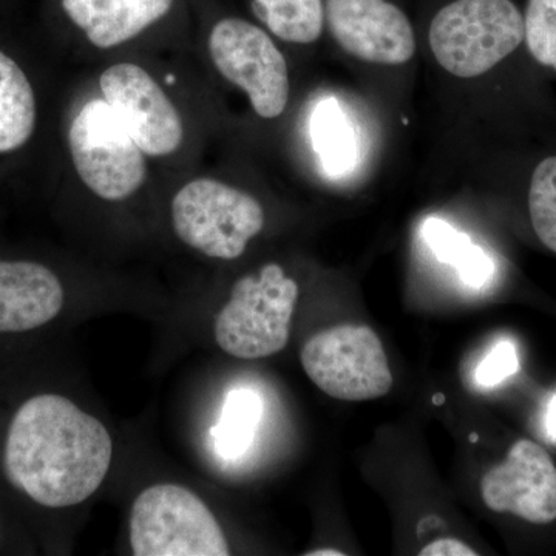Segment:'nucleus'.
I'll return each mask as SVG.
<instances>
[{
    "label": "nucleus",
    "mask_w": 556,
    "mask_h": 556,
    "mask_svg": "<svg viewBox=\"0 0 556 556\" xmlns=\"http://www.w3.org/2000/svg\"><path fill=\"white\" fill-rule=\"evenodd\" d=\"M529 211L538 239L556 254V156L541 161L533 172Z\"/></svg>",
    "instance_id": "obj_19"
},
{
    "label": "nucleus",
    "mask_w": 556,
    "mask_h": 556,
    "mask_svg": "<svg viewBox=\"0 0 556 556\" xmlns=\"http://www.w3.org/2000/svg\"><path fill=\"white\" fill-rule=\"evenodd\" d=\"M64 306V288L47 266L0 260V334L25 332L54 320Z\"/></svg>",
    "instance_id": "obj_12"
},
{
    "label": "nucleus",
    "mask_w": 556,
    "mask_h": 556,
    "mask_svg": "<svg viewBox=\"0 0 556 556\" xmlns=\"http://www.w3.org/2000/svg\"><path fill=\"white\" fill-rule=\"evenodd\" d=\"M130 546L137 556H226L229 544L214 514L189 489L149 486L130 511Z\"/></svg>",
    "instance_id": "obj_4"
},
{
    "label": "nucleus",
    "mask_w": 556,
    "mask_h": 556,
    "mask_svg": "<svg viewBox=\"0 0 556 556\" xmlns=\"http://www.w3.org/2000/svg\"><path fill=\"white\" fill-rule=\"evenodd\" d=\"M519 369L517 348L508 340L496 343L477 369V382L484 388L500 386Z\"/></svg>",
    "instance_id": "obj_21"
},
{
    "label": "nucleus",
    "mask_w": 556,
    "mask_h": 556,
    "mask_svg": "<svg viewBox=\"0 0 556 556\" xmlns=\"http://www.w3.org/2000/svg\"><path fill=\"white\" fill-rule=\"evenodd\" d=\"M482 501L496 514H511L533 525L556 519V467L546 450L519 439L506 460L486 471L481 481Z\"/></svg>",
    "instance_id": "obj_10"
},
{
    "label": "nucleus",
    "mask_w": 556,
    "mask_h": 556,
    "mask_svg": "<svg viewBox=\"0 0 556 556\" xmlns=\"http://www.w3.org/2000/svg\"><path fill=\"white\" fill-rule=\"evenodd\" d=\"M108 428L60 394H39L17 409L3 467L11 484L39 506H78L100 489L112 464Z\"/></svg>",
    "instance_id": "obj_1"
},
{
    "label": "nucleus",
    "mask_w": 556,
    "mask_h": 556,
    "mask_svg": "<svg viewBox=\"0 0 556 556\" xmlns=\"http://www.w3.org/2000/svg\"><path fill=\"white\" fill-rule=\"evenodd\" d=\"M299 285L277 263L240 278L215 318V340L229 356L263 358L280 353L291 336Z\"/></svg>",
    "instance_id": "obj_3"
},
{
    "label": "nucleus",
    "mask_w": 556,
    "mask_h": 556,
    "mask_svg": "<svg viewBox=\"0 0 556 556\" xmlns=\"http://www.w3.org/2000/svg\"><path fill=\"white\" fill-rule=\"evenodd\" d=\"M433 402L437 405H441L442 402H444V396H442V394H438V396L433 399Z\"/></svg>",
    "instance_id": "obj_25"
},
{
    "label": "nucleus",
    "mask_w": 556,
    "mask_h": 556,
    "mask_svg": "<svg viewBox=\"0 0 556 556\" xmlns=\"http://www.w3.org/2000/svg\"><path fill=\"white\" fill-rule=\"evenodd\" d=\"M422 237L439 262L453 266L467 287L482 288L495 273L492 258L471 243L470 237L444 219L427 218L422 225Z\"/></svg>",
    "instance_id": "obj_16"
},
{
    "label": "nucleus",
    "mask_w": 556,
    "mask_h": 556,
    "mask_svg": "<svg viewBox=\"0 0 556 556\" xmlns=\"http://www.w3.org/2000/svg\"><path fill=\"white\" fill-rule=\"evenodd\" d=\"M174 0H62L70 20L98 49L127 42L161 17Z\"/></svg>",
    "instance_id": "obj_13"
},
{
    "label": "nucleus",
    "mask_w": 556,
    "mask_h": 556,
    "mask_svg": "<svg viewBox=\"0 0 556 556\" xmlns=\"http://www.w3.org/2000/svg\"><path fill=\"white\" fill-rule=\"evenodd\" d=\"M68 144L80 179L100 199H129L144 182V152L108 101L93 100L80 109L70 127Z\"/></svg>",
    "instance_id": "obj_7"
},
{
    "label": "nucleus",
    "mask_w": 556,
    "mask_h": 556,
    "mask_svg": "<svg viewBox=\"0 0 556 556\" xmlns=\"http://www.w3.org/2000/svg\"><path fill=\"white\" fill-rule=\"evenodd\" d=\"M172 222L188 247L207 257L236 260L262 232L265 211L249 193L217 179L200 178L175 195Z\"/></svg>",
    "instance_id": "obj_5"
},
{
    "label": "nucleus",
    "mask_w": 556,
    "mask_h": 556,
    "mask_svg": "<svg viewBox=\"0 0 556 556\" xmlns=\"http://www.w3.org/2000/svg\"><path fill=\"white\" fill-rule=\"evenodd\" d=\"M546 430L552 441H556V396L552 399L547 407Z\"/></svg>",
    "instance_id": "obj_23"
},
{
    "label": "nucleus",
    "mask_w": 556,
    "mask_h": 556,
    "mask_svg": "<svg viewBox=\"0 0 556 556\" xmlns=\"http://www.w3.org/2000/svg\"><path fill=\"white\" fill-rule=\"evenodd\" d=\"M218 72L247 91L255 113L278 118L289 100L287 60L262 28L241 20H223L208 38Z\"/></svg>",
    "instance_id": "obj_8"
},
{
    "label": "nucleus",
    "mask_w": 556,
    "mask_h": 556,
    "mask_svg": "<svg viewBox=\"0 0 556 556\" xmlns=\"http://www.w3.org/2000/svg\"><path fill=\"white\" fill-rule=\"evenodd\" d=\"M342 552L334 551V548H320V551L309 552L308 556H343Z\"/></svg>",
    "instance_id": "obj_24"
},
{
    "label": "nucleus",
    "mask_w": 556,
    "mask_h": 556,
    "mask_svg": "<svg viewBox=\"0 0 556 556\" xmlns=\"http://www.w3.org/2000/svg\"><path fill=\"white\" fill-rule=\"evenodd\" d=\"M477 438H478L477 434H471V438H470L471 442H477Z\"/></svg>",
    "instance_id": "obj_26"
},
{
    "label": "nucleus",
    "mask_w": 556,
    "mask_h": 556,
    "mask_svg": "<svg viewBox=\"0 0 556 556\" xmlns=\"http://www.w3.org/2000/svg\"><path fill=\"white\" fill-rule=\"evenodd\" d=\"M255 14L277 38L313 43L324 30L321 0H252Z\"/></svg>",
    "instance_id": "obj_18"
},
{
    "label": "nucleus",
    "mask_w": 556,
    "mask_h": 556,
    "mask_svg": "<svg viewBox=\"0 0 556 556\" xmlns=\"http://www.w3.org/2000/svg\"><path fill=\"white\" fill-rule=\"evenodd\" d=\"M327 20L339 46L358 60L401 65L415 56L412 24L388 0H327Z\"/></svg>",
    "instance_id": "obj_11"
},
{
    "label": "nucleus",
    "mask_w": 556,
    "mask_h": 556,
    "mask_svg": "<svg viewBox=\"0 0 556 556\" xmlns=\"http://www.w3.org/2000/svg\"><path fill=\"white\" fill-rule=\"evenodd\" d=\"M525 40L530 54L556 72V0H529Z\"/></svg>",
    "instance_id": "obj_20"
},
{
    "label": "nucleus",
    "mask_w": 556,
    "mask_h": 556,
    "mask_svg": "<svg viewBox=\"0 0 556 556\" xmlns=\"http://www.w3.org/2000/svg\"><path fill=\"white\" fill-rule=\"evenodd\" d=\"M420 556H475L478 555L470 546H467L457 538H441L420 548Z\"/></svg>",
    "instance_id": "obj_22"
},
{
    "label": "nucleus",
    "mask_w": 556,
    "mask_h": 556,
    "mask_svg": "<svg viewBox=\"0 0 556 556\" xmlns=\"http://www.w3.org/2000/svg\"><path fill=\"white\" fill-rule=\"evenodd\" d=\"M36 126V100L24 70L0 50V153L27 144Z\"/></svg>",
    "instance_id": "obj_14"
},
{
    "label": "nucleus",
    "mask_w": 556,
    "mask_h": 556,
    "mask_svg": "<svg viewBox=\"0 0 556 556\" xmlns=\"http://www.w3.org/2000/svg\"><path fill=\"white\" fill-rule=\"evenodd\" d=\"M262 412V399L255 391L249 388L230 391L223 404L222 416L211 431L219 456L232 460L248 452L254 441Z\"/></svg>",
    "instance_id": "obj_17"
},
{
    "label": "nucleus",
    "mask_w": 556,
    "mask_h": 556,
    "mask_svg": "<svg viewBox=\"0 0 556 556\" xmlns=\"http://www.w3.org/2000/svg\"><path fill=\"white\" fill-rule=\"evenodd\" d=\"M525 40V17L511 0H456L430 25L438 64L457 78H477L510 56Z\"/></svg>",
    "instance_id": "obj_2"
},
{
    "label": "nucleus",
    "mask_w": 556,
    "mask_h": 556,
    "mask_svg": "<svg viewBox=\"0 0 556 556\" xmlns=\"http://www.w3.org/2000/svg\"><path fill=\"white\" fill-rule=\"evenodd\" d=\"M100 86L116 118L146 155L166 156L179 148L181 116L144 68L113 65L102 73Z\"/></svg>",
    "instance_id": "obj_9"
},
{
    "label": "nucleus",
    "mask_w": 556,
    "mask_h": 556,
    "mask_svg": "<svg viewBox=\"0 0 556 556\" xmlns=\"http://www.w3.org/2000/svg\"><path fill=\"white\" fill-rule=\"evenodd\" d=\"M311 141L324 170L331 177H342L357 166V131L332 98L318 102L314 109Z\"/></svg>",
    "instance_id": "obj_15"
},
{
    "label": "nucleus",
    "mask_w": 556,
    "mask_h": 556,
    "mask_svg": "<svg viewBox=\"0 0 556 556\" xmlns=\"http://www.w3.org/2000/svg\"><path fill=\"white\" fill-rule=\"evenodd\" d=\"M300 361L306 376L339 401H372L393 388L382 342L364 325H340L317 332L306 340Z\"/></svg>",
    "instance_id": "obj_6"
}]
</instances>
